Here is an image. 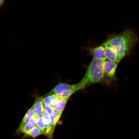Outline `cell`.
Returning a JSON list of instances; mask_svg holds the SVG:
<instances>
[{
	"instance_id": "cell-3",
	"label": "cell",
	"mask_w": 139,
	"mask_h": 139,
	"mask_svg": "<svg viewBox=\"0 0 139 139\" xmlns=\"http://www.w3.org/2000/svg\"><path fill=\"white\" fill-rule=\"evenodd\" d=\"M82 89V85L81 81L74 84L60 83L56 85L51 90L42 97H45L55 94L60 97L69 99L73 93Z\"/></svg>"
},
{
	"instance_id": "cell-10",
	"label": "cell",
	"mask_w": 139,
	"mask_h": 139,
	"mask_svg": "<svg viewBox=\"0 0 139 139\" xmlns=\"http://www.w3.org/2000/svg\"><path fill=\"white\" fill-rule=\"evenodd\" d=\"M33 105L24 116L19 126H23L29 122L34 115Z\"/></svg>"
},
{
	"instance_id": "cell-11",
	"label": "cell",
	"mask_w": 139,
	"mask_h": 139,
	"mask_svg": "<svg viewBox=\"0 0 139 139\" xmlns=\"http://www.w3.org/2000/svg\"><path fill=\"white\" fill-rule=\"evenodd\" d=\"M35 125L31 122H29L23 126H19L16 132L26 134L29 132Z\"/></svg>"
},
{
	"instance_id": "cell-8",
	"label": "cell",
	"mask_w": 139,
	"mask_h": 139,
	"mask_svg": "<svg viewBox=\"0 0 139 139\" xmlns=\"http://www.w3.org/2000/svg\"><path fill=\"white\" fill-rule=\"evenodd\" d=\"M60 98L57 95L53 94L47 96L42 99L44 105H47L52 106Z\"/></svg>"
},
{
	"instance_id": "cell-4",
	"label": "cell",
	"mask_w": 139,
	"mask_h": 139,
	"mask_svg": "<svg viewBox=\"0 0 139 139\" xmlns=\"http://www.w3.org/2000/svg\"><path fill=\"white\" fill-rule=\"evenodd\" d=\"M119 63L106 58L103 67L104 82L109 84L114 80L116 68Z\"/></svg>"
},
{
	"instance_id": "cell-2",
	"label": "cell",
	"mask_w": 139,
	"mask_h": 139,
	"mask_svg": "<svg viewBox=\"0 0 139 139\" xmlns=\"http://www.w3.org/2000/svg\"><path fill=\"white\" fill-rule=\"evenodd\" d=\"M106 58H93L80 81L83 89L94 84L104 82L103 67Z\"/></svg>"
},
{
	"instance_id": "cell-7",
	"label": "cell",
	"mask_w": 139,
	"mask_h": 139,
	"mask_svg": "<svg viewBox=\"0 0 139 139\" xmlns=\"http://www.w3.org/2000/svg\"><path fill=\"white\" fill-rule=\"evenodd\" d=\"M68 98H61L52 106L54 111L62 112L64 110Z\"/></svg>"
},
{
	"instance_id": "cell-6",
	"label": "cell",
	"mask_w": 139,
	"mask_h": 139,
	"mask_svg": "<svg viewBox=\"0 0 139 139\" xmlns=\"http://www.w3.org/2000/svg\"><path fill=\"white\" fill-rule=\"evenodd\" d=\"M43 98L42 97L36 98L33 104L34 115L37 118L42 116L44 111Z\"/></svg>"
},
{
	"instance_id": "cell-5",
	"label": "cell",
	"mask_w": 139,
	"mask_h": 139,
	"mask_svg": "<svg viewBox=\"0 0 139 139\" xmlns=\"http://www.w3.org/2000/svg\"><path fill=\"white\" fill-rule=\"evenodd\" d=\"M86 49L88 51L89 53L93 58H106L105 56V48L102 44L94 48H86Z\"/></svg>"
},
{
	"instance_id": "cell-16",
	"label": "cell",
	"mask_w": 139,
	"mask_h": 139,
	"mask_svg": "<svg viewBox=\"0 0 139 139\" xmlns=\"http://www.w3.org/2000/svg\"><path fill=\"white\" fill-rule=\"evenodd\" d=\"M37 118L36 117L33 115L32 118L31 119L30 122H31V123H33L35 125H36V121Z\"/></svg>"
},
{
	"instance_id": "cell-12",
	"label": "cell",
	"mask_w": 139,
	"mask_h": 139,
	"mask_svg": "<svg viewBox=\"0 0 139 139\" xmlns=\"http://www.w3.org/2000/svg\"><path fill=\"white\" fill-rule=\"evenodd\" d=\"M42 134H43L42 132L36 125L29 132L24 134L23 138H25L28 136L35 137Z\"/></svg>"
},
{
	"instance_id": "cell-1",
	"label": "cell",
	"mask_w": 139,
	"mask_h": 139,
	"mask_svg": "<svg viewBox=\"0 0 139 139\" xmlns=\"http://www.w3.org/2000/svg\"><path fill=\"white\" fill-rule=\"evenodd\" d=\"M138 39L134 31L127 29L119 34L109 37L102 44L113 50L120 62L130 53Z\"/></svg>"
},
{
	"instance_id": "cell-15",
	"label": "cell",
	"mask_w": 139,
	"mask_h": 139,
	"mask_svg": "<svg viewBox=\"0 0 139 139\" xmlns=\"http://www.w3.org/2000/svg\"><path fill=\"white\" fill-rule=\"evenodd\" d=\"M44 110L50 114L51 112L54 111L52 106L47 105H44Z\"/></svg>"
},
{
	"instance_id": "cell-17",
	"label": "cell",
	"mask_w": 139,
	"mask_h": 139,
	"mask_svg": "<svg viewBox=\"0 0 139 139\" xmlns=\"http://www.w3.org/2000/svg\"><path fill=\"white\" fill-rule=\"evenodd\" d=\"M5 1L4 0H0V8L2 7L4 5Z\"/></svg>"
},
{
	"instance_id": "cell-13",
	"label": "cell",
	"mask_w": 139,
	"mask_h": 139,
	"mask_svg": "<svg viewBox=\"0 0 139 139\" xmlns=\"http://www.w3.org/2000/svg\"><path fill=\"white\" fill-rule=\"evenodd\" d=\"M62 113L54 111L50 114L51 124L54 127H55Z\"/></svg>"
},
{
	"instance_id": "cell-14",
	"label": "cell",
	"mask_w": 139,
	"mask_h": 139,
	"mask_svg": "<svg viewBox=\"0 0 139 139\" xmlns=\"http://www.w3.org/2000/svg\"><path fill=\"white\" fill-rule=\"evenodd\" d=\"M42 116L46 120L49 129L50 131L53 133L55 127L53 126L51 124L50 114L44 110Z\"/></svg>"
},
{
	"instance_id": "cell-9",
	"label": "cell",
	"mask_w": 139,
	"mask_h": 139,
	"mask_svg": "<svg viewBox=\"0 0 139 139\" xmlns=\"http://www.w3.org/2000/svg\"><path fill=\"white\" fill-rule=\"evenodd\" d=\"M106 58L110 60L119 63L117 56L113 50L109 47H105Z\"/></svg>"
}]
</instances>
